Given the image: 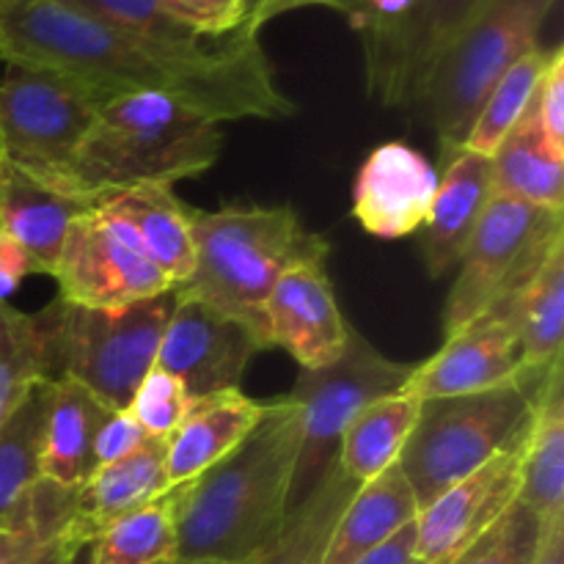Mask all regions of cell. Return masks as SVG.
Returning <instances> with one entry per match:
<instances>
[{
  "label": "cell",
  "mask_w": 564,
  "mask_h": 564,
  "mask_svg": "<svg viewBox=\"0 0 564 564\" xmlns=\"http://www.w3.org/2000/svg\"><path fill=\"white\" fill-rule=\"evenodd\" d=\"M246 20L207 44H169L99 22L58 0H0V64L53 72L105 102L121 94H165L209 119H286L297 108L275 83Z\"/></svg>",
  "instance_id": "obj_1"
},
{
  "label": "cell",
  "mask_w": 564,
  "mask_h": 564,
  "mask_svg": "<svg viewBox=\"0 0 564 564\" xmlns=\"http://www.w3.org/2000/svg\"><path fill=\"white\" fill-rule=\"evenodd\" d=\"M301 408L268 400L235 452L176 490V560L246 564L284 527L292 507Z\"/></svg>",
  "instance_id": "obj_2"
},
{
  "label": "cell",
  "mask_w": 564,
  "mask_h": 564,
  "mask_svg": "<svg viewBox=\"0 0 564 564\" xmlns=\"http://www.w3.org/2000/svg\"><path fill=\"white\" fill-rule=\"evenodd\" d=\"M224 149L218 121L165 94H121L94 116L72 158V185L108 202L138 185H165L202 176Z\"/></svg>",
  "instance_id": "obj_3"
},
{
  "label": "cell",
  "mask_w": 564,
  "mask_h": 564,
  "mask_svg": "<svg viewBox=\"0 0 564 564\" xmlns=\"http://www.w3.org/2000/svg\"><path fill=\"white\" fill-rule=\"evenodd\" d=\"M196 262L182 297H193L231 314L268 341L264 303L284 273L297 264L325 262L328 240L303 226L290 204L279 207H226L204 213L191 209Z\"/></svg>",
  "instance_id": "obj_4"
},
{
  "label": "cell",
  "mask_w": 564,
  "mask_h": 564,
  "mask_svg": "<svg viewBox=\"0 0 564 564\" xmlns=\"http://www.w3.org/2000/svg\"><path fill=\"white\" fill-rule=\"evenodd\" d=\"M545 372H523L479 394L422 402L416 427L397 460L419 510L527 435Z\"/></svg>",
  "instance_id": "obj_5"
},
{
  "label": "cell",
  "mask_w": 564,
  "mask_h": 564,
  "mask_svg": "<svg viewBox=\"0 0 564 564\" xmlns=\"http://www.w3.org/2000/svg\"><path fill=\"white\" fill-rule=\"evenodd\" d=\"M176 290L132 306L80 308L53 301L44 308L50 380H75L108 411H127L132 394L158 361Z\"/></svg>",
  "instance_id": "obj_6"
},
{
  "label": "cell",
  "mask_w": 564,
  "mask_h": 564,
  "mask_svg": "<svg viewBox=\"0 0 564 564\" xmlns=\"http://www.w3.org/2000/svg\"><path fill=\"white\" fill-rule=\"evenodd\" d=\"M556 0H482L435 64L416 108L441 143V165L463 149L490 88L521 55L538 47L540 28Z\"/></svg>",
  "instance_id": "obj_7"
},
{
  "label": "cell",
  "mask_w": 564,
  "mask_h": 564,
  "mask_svg": "<svg viewBox=\"0 0 564 564\" xmlns=\"http://www.w3.org/2000/svg\"><path fill=\"white\" fill-rule=\"evenodd\" d=\"M564 240L562 213L494 198L457 264V279L444 303V339L518 297L549 253Z\"/></svg>",
  "instance_id": "obj_8"
},
{
  "label": "cell",
  "mask_w": 564,
  "mask_h": 564,
  "mask_svg": "<svg viewBox=\"0 0 564 564\" xmlns=\"http://www.w3.org/2000/svg\"><path fill=\"white\" fill-rule=\"evenodd\" d=\"M102 105V97L53 72L3 64L0 154L50 185L80 193L69 165Z\"/></svg>",
  "instance_id": "obj_9"
},
{
  "label": "cell",
  "mask_w": 564,
  "mask_h": 564,
  "mask_svg": "<svg viewBox=\"0 0 564 564\" xmlns=\"http://www.w3.org/2000/svg\"><path fill=\"white\" fill-rule=\"evenodd\" d=\"M416 364L383 356L350 325L345 352L323 369H303L290 400L301 408V455H297L292 505L301 501L325 468L336 460V446L347 424L380 397L405 389Z\"/></svg>",
  "instance_id": "obj_10"
},
{
  "label": "cell",
  "mask_w": 564,
  "mask_h": 564,
  "mask_svg": "<svg viewBox=\"0 0 564 564\" xmlns=\"http://www.w3.org/2000/svg\"><path fill=\"white\" fill-rule=\"evenodd\" d=\"M53 279L58 281V301L102 312L176 290L135 231L102 204L69 224Z\"/></svg>",
  "instance_id": "obj_11"
},
{
  "label": "cell",
  "mask_w": 564,
  "mask_h": 564,
  "mask_svg": "<svg viewBox=\"0 0 564 564\" xmlns=\"http://www.w3.org/2000/svg\"><path fill=\"white\" fill-rule=\"evenodd\" d=\"M268 350L262 336L231 314L176 292L154 367L174 375L191 400L240 389L248 364Z\"/></svg>",
  "instance_id": "obj_12"
},
{
  "label": "cell",
  "mask_w": 564,
  "mask_h": 564,
  "mask_svg": "<svg viewBox=\"0 0 564 564\" xmlns=\"http://www.w3.org/2000/svg\"><path fill=\"white\" fill-rule=\"evenodd\" d=\"M523 444L527 435L419 510V564H449L457 560L516 505L523 479Z\"/></svg>",
  "instance_id": "obj_13"
},
{
  "label": "cell",
  "mask_w": 564,
  "mask_h": 564,
  "mask_svg": "<svg viewBox=\"0 0 564 564\" xmlns=\"http://www.w3.org/2000/svg\"><path fill=\"white\" fill-rule=\"evenodd\" d=\"M512 301L490 308L466 328L446 336L444 347L433 358L413 367L402 391L424 402L438 397L479 394L521 378V347L512 319Z\"/></svg>",
  "instance_id": "obj_14"
},
{
  "label": "cell",
  "mask_w": 564,
  "mask_h": 564,
  "mask_svg": "<svg viewBox=\"0 0 564 564\" xmlns=\"http://www.w3.org/2000/svg\"><path fill=\"white\" fill-rule=\"evenodd\" d=\"M441 169L405 141H386L364 158L352 182V215L367 235L400 240L427 224Z\"/></svg>",
  "instance_id": "obj_15"
},
{
  "label": "cell",
  "mask_w": 564,
  "mask_h": 564,
  "mask_svg": "<svg viewBox=\"0 0 564 564\" xmlns=\"http://www.w3.org/2000/svg\"><path fill=\"white\" fill-rule=\"evenodd\" d=\"M270 347H284L301 369H323L345 352L350 323L339 312L325 262L297 264L264 303Z\"/></svg>",
  "instance_id": "obj_16"
},
{
  "label": "cell",
  "mask_w": 564,
  "mask_h": 564,
  "mask_svg": "<svg viewBox=\"0 0 564 564\" xmlns=\"http://www.w3.org/2000/svg\"><path fill=\"white\" fill-rule=\"evenodd\" d=\"M94 207L97 198L50 185L0 154V237L31 259L33 273L53 275L66 229Z\"/></svg>",
  "instance_id": "obj_17"
},
{
  "label": "cell",
  "mask_w": 564,
  "mask_h": 564,
  "mask_svg": "<svg viewBox=\"0 0 564 564\" xmlns=\"http://www.w3.org/2000/svg\"><path fill=\"white\" fill-rule=\"evenodd\" d=\"M490 202V158L460 149L441 171L438 193L424 224L422 257L433 279H444L460 264Z\"/></svg>",
  "instance_id": "obj_18"
},
{
  "label": "cell",
  "mask_w": 564,
  "mask_h": 564,
  "mask_svg": "<svg viewBox=\"0 0 564 564\" xmlns=\"http://www.w3.org/2000/svg\"><path fill=\"white\" fill-rule=\"evenodd\" d=\"M268 402H257L240 389L198 397L191 402L185 422L165 441V479L182 488L235 452L262 422Z\"/></svg>",
  "instance_id": "obj_19"
},
{
  "label": "cell",
  "mask_w": 564,
  "mask_h": 564,
  "mask_svg": "<svg viewBox=\"0 0 564 564\" xmlns=\"http://www.w3.org/2000/svg\"><path fill=\"white\" fill-rule=\"evenodd\" d=\"M165 479V441L149 438L132 455L97 468L72 494V527L91 543L99 529L169 494Z\"/></svg>",
  "instance_id": "obj_20"
},
{
  "label": "cell",
  "mask_w": 564,
  "mask_h": 564,
  "mask_svg": "<svg viewBox=\"0 0 564 564\" xmlns=\"http://www.w3.org/2000/svg\"><path fill=\"white\" fill-rule=\"evenodd\" d=\"M419 501L400 466L386 468L380 477L358 485L341 510L319 564H352L372 554L394 534L411 527Z\"/></svg>",
  "instance_id": "obj_21"
},
{
  "label": "cell",
  "mask_w": 564,
  "mask_h": 564,
  "mask_svg": "<svg viewBox=\"0 0 564 564\" xmlns=\"http://www.w3.org/2000/svg\"><path fill=\"white\" fill-rule=\"evenodd\" d=\"M108 408L75 380H50L39 479L61 490H77L94 471V438Z\"/></svg>",
  "instance_id": "obj_22"
},
{
  "label": "cell",
  "mask_w": 564,
  "mask_h": 564,
  "mask_svg": "<svg viewBox=\"0 0 564 564\" xmlns=\"http://www.w3.org/2000/svg\"><path fill=\"white\" fill-rule=\"evenodd\" d=\"M518 499L543 523L564 516V372L556 358L545 372L523 444Z\"/></svg>",
  "instance_id": "obj_23"
},
{
  "label": "cell",
  "mask_w": 564,
  "mask_h": 564,
  "mask_svg": "<svg viewBox=\"0 0 564 564\" xmlns=\"http://www.w3.org/2000/svg\"><path fill=\"white\" fill-rule=\"evenodd\" d=\"M102 207L119 215L135 231L152 262L174 281V286L185 284L191 279L193 262H196L191 209L174 196L171 187H130V191L113 193Z\"/></svg>",
  "instance_id": "obj_24"
},
{
  "label": "cell",
  "mask_w": 564,
  "mask_h": 564,
  "mask_svg": "<svg viewBox=\"0 0 564 564\" xmlns=\"http://www.w3.org/2000/svg\"><path fill=\"white\" fill-rule=\"evenodd\" d=\"M422 400L397 391L380 397L372 405L364 408L341 433L336 446V463L352 482L364 485L380 477L386 468L397 466L402 446L411 438L419 422Z\"/></svg>",
  "instance_id": "obj_25"
},
{
  "label": "cell",
  "mask_w": 564,
  "mask_h": 564,
  "mask_svg": "<svg viewBox=\"0 0 564 564\" xmlns=\"http://www.w3.org/2000/svg\"><path fill=\"white\" fill-rule=\"evenodd\" d=\"M564 160L545 149L532 110L521 116L510 135L490 158L494 198L532 204V207L562 213L564 207Z\"/></svg>",
  "instance_id": "obj_26"
},
{
  "label": "cell",
  "mask_w": 564,
  "mask_h": 564,
  "mask_svg": "<svg viewBox=\"0 0 564 564\" xmlns=\"http://www.w3.org/2000/svg\"><path fill=\"white\" fill-rule=\"evenodd\" d=\"M356 488L358 482L341 471L339 463H330L319 482L290 507L281 532L246 564H319L330 532Z\"/></svg>",
  "instance_id": "obj_27"
},
{
  "label": "cell",
  "mask_w": 564,
  "mask_h": 564,
  "mask_svg": "<svg viewBox=\"0 0 564 564\" xmlns=\"http://www.w3.org/2000/svg\"><path fill=\"white\" fill-rule=\"evenodd\" d=\"M47 405L50 380H36L0 422V529L14 521L39 482Z\"/></svg>",
  "instance_id": "obj_28"
},
{
  "label": "cell",
  "mask_w": 564,
  "mask_h": 564,
  "mask_svg": "<svg viewBox=\"0 0 564 564\" xmlns=\"http://www.w3.org/2000/svg\"><path fill=\"white\" fill-rule=\"evenodd\" d=\"M521 347V372H545L562 358L564 336V240L512 301Z\"/></svg>",
  "instance_id": "obj_29"
},
{
  "label": "cell",
  "mask_w": 564,
  "mask_h": 564,
  "mask_svg": "<svg viewBox=\"0 0 564 564\" xmlns=\"http://www.w3.org/2000/svg\"><path fill=\"white\" fill-rule=\"evenodd\" d=\"M94 564H169L176 560V490L124 512L88 543Z\"/></svg>",
  "instance_id": "obj_30"
},
{
  "label": "cell",
  "mask_w": 564,
  "mask_h": 564,
  "mask_svg": "<svg viewBox=\"0 0 564 564\" xmlns=\"http://www.w3.org/2000/svg\"><path fill=\"white\" fill-rule=\"evenodd\" d=\"M551 61V50L534 47L527 55L516 61L505 75L499 77L490 94L485 97L482 108L474 116L471 127H468V135L463 141V149L474 154H482V158H494L496 149L501 147L507 135H510L512 127L521 121V116L527 113L529 102L534 97V88H538L540 77H543L545 66Z\"/></svg>",
  "instance_id": "obj_31"
},
{
  "label": "cell",
  "mask_w": 564,
  "mask_h": 564,
  "mask_svg": "<svg viewBox=\"0 0 564 564\" xmlns=\"http://www.w3.org/2000/svg\"><path fill=\"white\" fill-rule=\"evenodd\" d=\"M36 380H50V339L44 308L17 312L0 303V422L22 391Z\"/></svg>",
  "instance_id": "obj_32"
},
{
  "label": "cell",
  "mask_w": 564,
  "mask_h": 564,
  "mask_svg": "<svg viewBox=\"0 0 564 564\" xmlns=\"http://www.w3.org/2000/svg\"><path fill=\"white\" fill-rule=\"evenodd\" d=\"M69 9L83 11L99 22L121 28V31L138 33V36L158 39L169 44H202L191 28L182 25L163 0H58Z\"/></svg>",
  "instance_id": "obj_33"
},
{
  "label": "cell",
  "mask_w": 564,
  "mask_h": 564,
  "mask_svg": "<svg viewBox=\"0 0 564 564\" xmlns=\"http://www.w3.org/2000/svg\"><path fill=\"white\" fill-rule=\"evenodd\" d=\"M543 521L521 499L449 564H532Z\"/></svg>",
  "instance_id": "obj_34"
},
{
  "label": "cell",
  "mask_w": 564,
  "mask_h": 564,
  "mask_svg": "<svg viewBox=\"0 0 564 564\" xmlns=\"http://www.w3.org/2000/svg\"><path fill=\"white\" fill-rule=\"evenodd\" d=\"M191 394L165 369L152 367L132 394L127 413L138 422L147 438L169 441L191 411Z\"/></svg>",
  "instance_id": "obj_35"
},
{
  "label": "cell",
  "mask_w": 564,
  "mask_h": 564,
  "mask_svg": "<svg viewBox=\"0 0 564 564\" xmlns=\"http://www.w3.org/2000/svg\"><path fill=\"white\" fill-rule=\"evenodd\" d=\"M534 121L540 127L545 149L556 160H564V50H551V61L540 77L534 97L529 102Z\"/></svg>",
  "instance_id": "obj_36"
},
{
  "label": "cell",
  "mask_w": 564,
  "mask_h": 564,
  "mask_svg": "<svg viewBox=\"0 0 564 564\" xmlns=\"http://www.w3.org/2000/svg\"><path fill=\"white\" fill-rule=\"evenodd\" d=\"M165 9L198 39L231 36L248 20V0H163Z\"/></svg>",
  "instance_id": "obj_37"
},
{
  "label": "cell",
  "mask_w": 564,
  "mask_h": 564,
  "mask_svg": "<svg viewBox=\"0 0 564 564\" xmlns=\"http://www.w3.org/2000/svg\"><path fill=\"white\" fill-rule=\"evenodd\" d=\"M147 435L138 427L135 419L127 411H108L105 413L102 424L94 438V471L110 463L121 460V457L132 455L138 446L147 444Z\"/></svg>",
  "instance_id": "obj_38"
},
{
  "label": "cell",
  "mask_w": 564,
  "mask_h": 564,
  "mask_svg": "<svg viewBox=\"0 0 564 564\" xmlns=\"http://www.w3.org/2000/svg\"><path fill=\"white\" fill-rule=\"evenodd\" d=\"M39 540H42V534L33 527L25 499L14 521L0 529V564H28L33 551H36Z\"/></svg>",
  "instance_id": "obj_39"
},
{
  "label": "cell",
  "mask_w": 564,
  "mask_h": 564,
  "mask_svg": "<svg viewBox=\"0 0 564 564\" xmlns=\"http://www.w3.org/2000/svg\"><path fill=\"white\" fill-rule=\"evenodd\" d=\"M86 543L88 540H83V534L77 532L69 521L66 527H61L58 532L39 540L36 551H33L31 562L28 564H72L75 562L77 551H80Z\"/></svg>",
  "instance_id": "obj_40"
},
{
  "label": "cell",
  "mask_w": 564,
  "mask_h": 564,
  "mask_svg": "<svg viewBox=\"0 0 564 564\" xmlns=\"http://www.w3.org/2000/svg\"><path fill=\"white\" fill-rule=\"evenodd\" d=\"M28 275H33L31 259L14 242L0 237V303H9V297L20 290Z\"/></svg>",
  "instance_id": "obj_41"
},
{
  "label": "cell",
  "mask_w": 564,
  "mask_h": 564,
  "mask_svg": "<svg viewBox=\"0 0 564 564\" xmlns=\"http://www.w3.org/2000/svg\"><path fill=\"white\" fill-rule=\"evenodd\" d=\"M352 564H419L416 562V521L411 527L402 529L400 534L383 543L380 549H375L372 554H367L364 560Z\"/></svg>",
  "instance_id": "obj_42"
},
{
  "label": "cell",
  "mask_w": 564,
  "mask_h": 564,
  "mask_svg": "<svg viewBox=\"0 0 564 564\" xmlns=\"http://www.w3.org/2000/svg\"><path fill=\"white\" fill-rule=\"evenodd\" d=\"M303 6H328V9L341 11V0H248V20L264 28L284 11L303 9Z\"/></svg>",
  "instance_id": "obj_43"
},
{
  "label": "cell",
  "mask_w": 564,
  "mask_h": 564,
  "mask_svg": "<svg viewBox=\"0 0 564 564\" xmlns=\"http://www.w3.org/2000/svg\"><path fill=\"white\" fill-rule=\"evenodd\" d=\"M532 564H564V516L543 523L538 554Z\"/></svg>",
  "instance_id": "obj_44"
},
{
  "label": "cell",
  "mask_w": 564,
  "mask_h": 564,
  "mask_svg": "<svg viewBox=\"0 0 564 564\" xmlns=\"http://www.w3.org/2000/svg\"><path fill=\"white\" fill-rule=\"evenodd\" d=\"M72 564H94V560H91V549H88V543L83 545L80 551H77L75 562H72Z\"/></svg>",
  "instance_id": "obj_45"
},
{
  "label": "cell",
  "mask_w": 564,
  "mask_h": 564,
  "mask_svg": "<svg viewBox=\"0 0 564 564\" xmlns=\"http://www.w3.org/2000/svg\"><path fill=\"white\" fill-rule=\"evenodd\" d=\"M169 564H226V562H218V560H174Z\"/></svg>",
  "instance_id": "obj_46"
}]
</instances>
